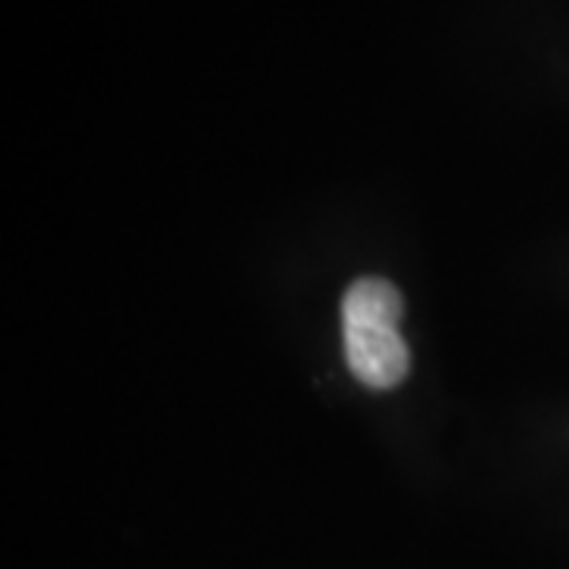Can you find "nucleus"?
I'll return each instance as SVG.
<instances>
[{
	"label": "nucleus",
	"mask_w": 569,
	"mask_h": 569,
	"mask_svg": "<svg viewBox=\"0 0 569 569\" xmlns=\"http://www.w3.org/2000/svg\"><path fill=\"white\" fill-rule=\"evenodd\" d=\"M402 320V295L387 279H358L346 291L342 323H389Z\"/></svg>",
	"instance_id": "f03ea898"
},
{
	"label": "nucleus",
	"mask_w": 569,
	"mask_h": 569,
	"mask_svg": "<svg viewBox=\"0 0 569 569\" xmlns=\"http://www.w3.org/2000/svg\"><path fill=\"white\" fill-rule=\"evenodd\" d=\"M348 370L370 389H392L408 377L411 355L399 326L346 323Z\"/></svg>",
	"instance_id": "f257e3e1"
}]
</instances>
